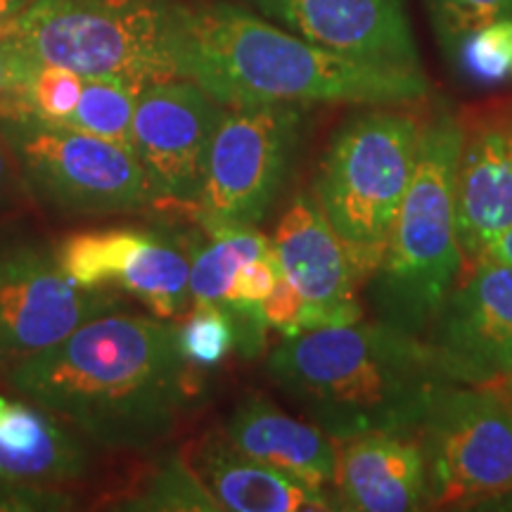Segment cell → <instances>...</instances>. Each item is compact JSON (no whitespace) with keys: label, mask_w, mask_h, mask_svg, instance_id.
Instances as JSON below:
<instances>
[{"label":"cell","mask_w":512,"mask_h":512,"mask_svg":"<svg viewBox=\"0 0 512 512\" xmlns=\"http://www.w3.org/2000/svg\"><path fill=\"white\" fill-rule=\"evenodd\" d=\"M266 370L339 444L373 432H418L434 396L453 384L425 337L382 320L285 335Z\"/></svg>","instance_id":"obj_3"},{"label":"cell","mask_w":512,"mask_h":512,"mask_svg":"<svg viewBox=\"0 0 512 512\" xmlns=\"http://www.w3.org/2000/svg\"><path fill=\"white\" fill-rule=\"evenodd\" d=\"M273 252L285 278L306 304L323 309H361L351 256L311 192H297L280 216Z\"/></svg>","instance_id":"obj_17"},{"label":"cell","mask_w":512,"mask_h":512,"mask_svg":"<svg viewBox=\"0 0 512 512\" xmlns=\"http://www.w3.org/2000/svg\"><path fill=\"white\" fill-rule=\"evenodd\" d=\"M223 112L226 105L190 79L157 81L140 88L133 114V152L155 204L195 209Z\"/></svg>","instance_id":"obj_11"},{"label":"cell","mask_w":512,"mask_h":512,"mask_svg":"<svg viewBox=\"0 0 512 512\" xmlns=\"http://www.w3.org/2000/svg\"><path fill=\"white\" fill-rule=\"evenodd\" d=\"M31 3H34V0H0V31L12 27V24L17 22V17L22 15Z\"/></svg>","instance_id":"obj_33"},{"label":"cell","mask_w":512,"mask_h":512,"mask_svg":"<svg viewBox=\"0 0 512 512\" xmlns=\"http://www.w3.org/2000/svg\"><path fill=\"white\" fill-rule=\"evenodd\" d=\"M425 8L448 62L467 36L496 19L512 17V0H425Z\"/></svg>","instance_id":"obj_25"},{"label":"cell","mask_w":512,"mask_h":512,"mask_svg":"<svg viewBox=\"0 0 512 512\" xmlns=\"http://www.w3.org/2000/svg\"><path fill=\"white\" fill-rule=\"evenodd\" d=\"M226 437L245 456L313 486L335 484L337 448L313 422L292 418L271 399L252 394L235 406Z\"/></svg>","instance_id":"obj_19"},{"label":"cell","mask_w":512,"mask_h":512,"mask_svg":"<svg viewBox=\"0 0 512 512\" xmlns=\"http://www.w3.org/2000/svg\"><path fill=\"white\" fill-rule=\"evenodd\" d=\"M62 271L81 287H119L157 318H176L190 302L188 242L145 228L76 230L55 245Z\"/></svg>","instance_id":"obj_12"},{"label":"cell","mask_w":512,"mask_h":512,"mask_svg":"<svg viewBox=\"0 0 512 512\" xmlns=\"http://www.w3.org/2000/svg\"><path fill=\"white\" fill-rule=\"evenodd\" d=\"M280 273H283V268L275 259V252L264 256V259L247 261L230 280L226 302H264Z\"/></svg>","instance_id":"obj_30"},{"label":"cell","mask_w":512,"mask_h":512,"mask_svg":"<svg viewBox=\"0 0 512 512\" xmlns=\"http://www.w3.org/2000/svg\"><path fill=\"white\" fill-rule=\"evenodd\" d=\"M91 470L88 451L55 415L27 401L0 396V477L57 486Z\"/></svg>","instance_id":"obj_20"},{"label":"cell","mask_w":512,"mask_h":512,"mask_svg":"<svg viewBox=\"0 0 512 512\" xmlns=\"http://www.w3.org/2000/svg\"><path fill=\"white\" fill-rule=\"evenodd\" d=\"M12 181H15V176H12V157L8 147L0 140V209H3L5 202L10 200L12 185H15Z\"/></svg>","instance_id":"obj_32"},{"label":"cell","mask_w":512,"mask_h":512,"mask_svg":"<svg viewBox=\"0 0 512 512\" xmlns=\"http://www.w3.org/2000/svg\"><path fill=\"white\" fill-rule=\"evenodd\" d=\"M268 22L354 60L420 67L408 0H235Z\"/></svg>","instance_id":"obj_14"},{"label":"cell","mask_w":512,"mask_h":512,"mask_svg":"<svg viewBox=\"0 0 512 512\" xmlns=\"http://www.w3.org/2000/svg\"><path fill=\"white\" fill-rule=\"evenodd\" d=\"M460 143L463 121L448 110L422 121L411 185L380 266L366 283L377 318L418 337L430 332L463 261L456 200Z\"/></svg>","instance_id":"obj_4"},{"label":"cell","mask_w":512,"mask_h":512,"mask_svg":"<svg viewBox=\"0 0 512 512\" xmlns=\"http://www.w3.org/2000/svg\"><path fill=\"white\" fill-rule=\"evenodd\" d=\"M304 304L306 299L299 294L297 287L285 278V273H280L271 294L261 302V311H264L266 323L273 330H280L283 335H297Z\"/></svg>","instance_id":"obj_31"},{"label":"cell","mask_w":512,"mask_h":512,"mask_svg":"<svg viewBox=\"0 0 512 512\" xmlns=\"http://www.w3.org/2000/svg\"><path fill=\"white\" fill-rule=\"evenodd\" d=\"M494 387L498 389V392H501V394L505 396V401H508L510 406H512V373H510V375H505L503 380L494 382Z\"/></svg>","instance_id":"obj_35"},{"label":"cell","mask_w":512,"mask_h":512,"mask_svg":"<svg viewBox=\"0 0 512 512\" xmlns=\"http://www.w3.org/2000/svg\"><path fill=\"white\" fill-rule=\"evenodd\" d=\"M143 86L121 79H86L74 112L62 126L79 128L91 136L112 140L133 150V114H136L138 93Z\"/></svg>","instance_id":"obj_22"},{"label":"cell","mask_w":512,"mask_h":512,"mask_svg":"<svg viewBox=\"0 0 512 512\" xmlns=\"http://www.w3.org/2000/svg\"><path fill=\"white\" fill-rule=\"evenodd\" d=\"M76 501L55 486L24 484L0 477V512H62Z\"/></svg>","instance_id":"obj_29"},{"label":"cell","mask_w":512,"mask_h":512,"mask_svg":"<svg viewBox=\"0 0 512 512\" xmlns=\"http://www.w3.org/2000/svg\"><path fill=\"white\" fill-rule=\"evenodd\" d=\"M188 463L221 510L318 512L339 510L332 491L273 470L238 451L226 432H209L192 446Z\"/></svg>","instance_id":"obj_18"},{"label":"cell","mask_w":512,"mask_h":512,"mask_svg":"<svg viewBox=\"0 0 512 512\" xmlns=\"http://www.w3.org/2000/svg\"><path fill=\"white\" fill-rule=\"evenodd\" d=\"M306 126L302 105L226 107L195 204L202 230L259 226L290 183Z\"/></svg>","instance_id":"obj_8"},{"label":"cell","mask_w":512,"mask_h":512,"mask_svg":"<svg viewBox=\"0 0 512 512\" xmlns=\"http://www.w3.org/2000/svg\"><path fill=\"white\" fill-rule=\"evenodd\" d=\"M453 384H494L512 373V264L479 259L425 335Z\"/></svg>","instance_id":"obj_13"},{"label":"cell","mask_w":512,"mask_h":512,"mask_svg":"<svg viewBox=\"0 0 512 512\" xmlns=\"http://www.w3.org/2000/svg\"><path fill=\"white\" fill-rule=\"evenodd\" d=\"M190 368L176 325L117 309L17 363L8 382L98 446L140 451L174 432Z\"/></svg>","instance_id":"obj_1"},{"label":"cell","mask_w":512,"mask_h":512,"mask_svg":"<svg viewBox=\"0 0 512 512\" xmlns=\"http://www.w3.org/2000/svg\"><path fill=\"white\" fill-rule=\"evenodd\" d=\"M418 437L430 505L512 496V406L494 384H448Z\"/></svg>","instance_id":"obj_9"},{"label":"cell","mask_w":512,"mask_h":512,"mask_svg":"<svg viewBox=\"0 0 512 512\" xmlns=\"http://www.w3.org/2000/svg\"><path fill=\"white\" fill-rule=\"evenodd\" d=\"M83 91V76L60 64L38 62L29 86V114L62 124L74 112Z\"/></svg>","instance_id":"obj_27"},{"label":"cell","mask_w":512,"mask_h":512,"mask_svg":"<svg viewBox=\"0 0 512 512\" xmlns=\"http://www.w3.org/2000/svg\"><path fill=\"white\" fill-rule=\"evenodd\" d=\"M422 121L394 105L349 117L318 159L311 195L354 264L358 283L380 266L418 162Z\"/></svg>","instance_id":"obj_5"},{"label":"cell","mask_w":512,"mask_h":512,"mask_svg":"<svg viewBox=\"0 0 512 512\" xmlns=\"http://www.w3.org/2000/svg\"><path fill=\"white\" fill-rule=\"evenodd\" d=\"M119 297L81 287L43 242L0 233V370L41 354L79 325L119 309Z\"/></svg>","instance_id":"obj_10"},{"label":"cell","mask_w":512,"mask_h":512,"mask_svg":"<svg viewBox=\"0 0 512 512\" xmlns=\"http://www.w3.org/2000/svg\"><path fill=\"white\" fill-rule=\"evenodd\" d=\"M178 8L181 0H34L8 31L36 62L147 86L181 79Z\"/></svg>","instance_id":"obj_6"},{"label":"cell","mask_w":512,"mask_h":512,"mask_svg":"<svg viewBox=\"0 0 512 512\" xmlns=\"http://www.w3.org/2000/svg\"><path fill=\"white\" fill-rule=\"evenodd\" d=\"M176 62L181 79L226 107H384L430 95L422 69L384 67L316 46L235 0L181 3Z\"/></svg>","instance_id":"obj_2"},{"label":"cell","mask_w":512,"mask_h":512,"mask_svg":"<svg viewBox=\"0 0 512 512\" xmlns=\"http://www.w3.org/2000/svg\"><path fill=\"white\" fill-rule=\"evenodd\" d=\"M235 347V330L223 304H192L181 328V349L192 366H219Z\"/></svg>","instance_id":"obj_26"},{"label":"cell","mask_w":512,"mask_h":512,"mask_svg":"<svg viewBox=\"0 0 512 512\" xmlns=\"http://www.w3.org/2000/svg\"><path fill=\"white\" fill-rule=\"evenodd\" d=\"M456 200L463 256L482 259L512 228V105L463 124Z\"/></svg>","instance_id":"obj_15"},{"label":"cell","mask_w":512,"mask_h":512,"mask_svg":"<svg viewBox=\"0 0 512 512\" xmlns=\"http://www.w3.org/2000/svg\"><path fill=\"white\" fill-rule=\"evenodd\" d=\"M19 181L38 204L62 216H112L155 204L131 147L34 114L0 119Z\"/></svg>","instance_id":"obj_7"},{"label":"cell","mask_w":512,"mask_h":512,"mask_svg":"<svg viewBox=\"0 0 512 512\" xmlns=\"http://www.w3.org/2000/svg\"><path fill=\"white\" fill-rule=\"evenodd\" d=\"M190 302L223 304L228 287L240 266L273 254V242L256 226H228L202 230L188 240Z\"/></svg>","instance_id":"obj_21"},{"label":"cell","mask_w":512,"mask_h":512,"mask_svg":"<svg viewBox=\"0 0 512 512\" xmlns=\"http://www.w3.org/2000/svg\"><path fill=\"white\" fill-rule=\"evenodd\" d=\"M451 64L467 81L489 86L512 74V17L496 19L460 43Z\"/></svg>","instance_id":"obj_24"},{"label":"cell","mask_w":512,"mask_h":512,"mask_svg":"<svg viewBox=\"0 0 512 512\" xmlns=\"http://www.w3.org/2000/svg\"><path fill=\"white\" fill-rule=\"evenodd\" d=\"M38 62L8 29L0 31V119L29 114V86Z\"/></svg>","instance_id":"obj_28"},{"label":"cell","mask_w":512,"mask_h":512,"mask_svg":"<svg viewBox=\"0 0 512 512\" xmlns=\"http://www.w3.org/2000/svg\"><path fill=\"white\" fill-rule=\"evenodd\" d=\"M114 508L145 512H223L219 501L209 494L188 460L178 456L164 458L157 470L138 486L136 494L126 496Z\"/></svg>","instance_id":"obj_23"},{"label":"cell","mask_w":512,"mask_h":512,"mask_svg":"<svg viewBox=\"0 0 512 512\" xmlns=\"http://www.w3.org/2000/svg\"><path fill=\"white\" fill-rule=\"evenodd\" d=\"M482 259H498V261H508V264H512V228L508 233H503L494 245L486 249Z\"/></svg>","instance_id":"obj_34"},{"label":"cell","mask_w":512,"mask_h":512,"mask_svg":"<svg viewBox=\"0 0 512 512\" xmlns=\"http://www.w3.org/2000/svg\"><path fill=\"white\" fill-rule=\"evenodd\" d=\"M332 486L339 510H425L430 489L420 437L415 432H373L342 441Z\"/></svg>","instance_id":"obj_16"}]
</instances>
